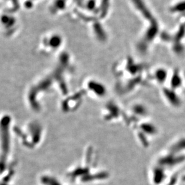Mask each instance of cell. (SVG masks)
Returning <instances> with one entry per match:
<instances>
[{
	"label": "cell",
	"instance_id": "cell-4",
	"mask_svg": "<svg viewBox=\"0 0 185 185\" xmlns=\"http://www.w3.org/2000/svg\"><path fill=\"white\" fill-rule=\"evenodd\" d=\"M139 132L146 135H149L150 136H154L158 133V130L155 126L150 123L144 122L140 124L138 127Z\"/></svg>",
	"mask_w": 185,
	"mask_h": 185
},
{
	"label": "cell",
	"instance_id": "cell-5",
	"mask_svg": "<svg viewBox=\"0 0 185 185\" xmlns=\"http://www.w3.org/2000/svg\"><path fill=\"white\" fill-rule=\"evenodd\" d=\"M153 78L159 84H164L168 80V72L164 68L157 69L153 73Z\"/></svg>",
	"mask_w": 185,
	"mask_h": 185
},
{
	"label": "cell",
	"instance_id": "cell-3",
	"mask_svg": "<svg viewBox=\"0 0 185 185\" xmlns=\"http://www.w3.org/2000/svg\"><path fill=\"white\" fill-rule=\"evenodd\" d=\"M172 74L173 75L170 81V88H171L175 91H177V90L180 89L183 85V82L184 81L183 77V75H180L178 70L174 71Z\"/></svg>",
	"mask_w": 185,
	"mask_h": 185
},
{
	"label": "cell",
	"instance_id": "cell-2",
	"mask_svg": "<svg viewBox=\"0 0 185 185\" xmlns=\"http://www.w3.org/2000/svg\"><path fill=\"white\" fill-rule=\"evenodd\" d=\"M162 95L165 97L166 102L171 106L177 108L181 106L182 100L177 91L171 88H164L162 89Z\"/></svg>",
	"mask_w": 185,
	"mask_h": 185
},
{
	"label": "cell",
	"instance_id": "cell-8",
	"mask_svg": "<svg viewBox=\"0 0 185 185\" xmlns=\"http://www.w3.org/2000/svg\"><path fill=\"white\" fill-rule=\"evenodd\" d=\"M183 77L184 81H185V72H184V73H183Z\"/></svg>",
	"mask_w": 185,
	"mask_h": 185
},
{
	"label": "cell",
	"instance_id": "cell-1",
	"mask_svg": "<svg viewBox=\"0 0 185 185\" xmlns=\"http://www.w3.org/2000/svg\"><path fill=\"white\" fill-rule=\"evenodd\" d=\"M83 91L85 93L86 92L95 99L102 97L106 93V89L103 84L93 79L88 80L85 82Z\"/></svg>",
	"mask_w": 185,
	"mask_h": 185
},
{
	"label": "cell",
	"instance_id": "cell-6",
	"mask_svg": "<svg viewBox=\"0 0 185 185\" xmlns=\"http://www.w3.org/2000/svg\"><path fill=\"white\" fill-rule=\"evenodd\" d=\"M183 151H185V137L176 141L172 145L170 149V152L179 155Z\"/></svg>",
	"mask_w": 185,
	"mask_h": 185
},
{
	"label": "cell",
	"instance_id": "cell-7",
	"mask_svg": "<svg viewBox=\"0 0 185 185\" xmlns=\"http://www.w3.org/2000/svg\"><path fill=\"white\" fill-rule=\"evenodd\" d=\"M132 113L137 116H146L147 114V111L146 107L140 104L134 105L131 109Z\"/></svg>",
	"mask_w": 185,
	"mask_h": 185
}]
</instances>
